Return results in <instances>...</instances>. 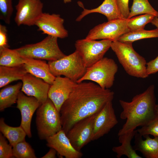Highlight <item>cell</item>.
Masks as SVG:
<instances>
[{
    "instance_id": "1",
    "label": "cell",
    "mask_w": 158,
    "mask_h": 158,
    "mask_svg": "<svg viewBox=\"0 0 158 158\" xmlns=\"http://www.w3.org/2000/svg\"><path fill=\"white\" fill-rule=\"evenodd\" d=\"M114 94L92 82L77 83L59 111L62 129L66 134L76 122L98 113Z\"/></svg>"
},
{
    "instance_id": "2",
    "label": "cell",
    "mask_w": 158,
    "mask_h": 158,
    "mask_svg": "<svg viewBox=\"0 0 158 158\" xmlns=\"http://www.w3.org/2000/svg\"><path fill=\"white\" fill-rule=\"evenodd\" d=\"M154 89V85H152L143 92L134 96L130 102L119 100L123 109L120 118L126 121L118 131V135L147 125L158 117Z\"/></svg>"
},
{
    "instance_id": "3",
    "label": "cell",
    "mask_w": 158,
    "mask_h": 158,
    "mask_svg": "<svg viewBox=\"0 0 158 158\" xmlns=\"http://www.w3.org/2000/svg\"><path fill=\"white\" fill-rule=\"evenodd\" d=\"M132 44L117 40L111 42L110 48L128 75L138 78H146L149 76L146 61L135 50Z\"/></svg>"
},
{
    "instance_id": "4",
    "label": "cell",
    "mask_w": 158,
    "mask_h": 158,
    "mask_svg": "<svg viewBox=\"0 0 158 158\" xmlns=\"http://www.w3.org/2000/svg\"><path fill=\"white\" fill-rule=\"evenodd\" d=\"M36 124L39 138L46 140L62 129L60 116L49 98L37 109Z\"/></svg>"
},
{
    "instance_id": "5",
    "label": "cell",
    "mask_w": 158,
    "mask_h": 158,
    "mask_svg": "<svg viewBox=\"0 0 158 158\" xmlns=\"http://www.w3.org/2000/svg\"><path fill=\"white\" fill-rule=\"evenodd\" d=\"M57 39L48 35L38 42L26 44L14 49L23 58L55 61L66 55L60 49Z\"/></svg>"
},
{
    "instance_id": "6",
    "label": "cell",
    "mask_w": 158,
    "mask_h": 158,
    "mask_svg": "<svg viewBox=\"0 0 158 158\" xmlns=\"http://www.w3.org/2000/svg\"><path fill=\"white\" fill-rule=\"evenodd\" d=\"M118 70L117 65L113 59L104 57L87 68L85 74L77 83L89 80L95 82L103 89H109L114 84Z\"/></svg>"
},
{
    "instance_id": "7",
    "label": "cell",
    "mask_w": 158,
    "mask_h": 158,
    "mask_svg": "<svg viewBox=\"0 0 158 158\" xmlns=\"http://www.w3.org/2000/svg\"><path fill=\"white\" fill-rule=\"evenodd\" d=\"M51 73L55 77L63 75L77 83L87 70L78 52L73 53L58 60L48 62Z\"/></svg>"
},
{
    "instance_id": "8",
    "label": "cell",
    "mask_w": 158,
    "mask_h": 158,
    "mask_svg": "<svg viewBox=\"0 0 158 158\" xmlns=\"http://www.w3.org/2000/svg\"><path fill=\"white\" fill-rule=\"evenodd\" d=\"M111 42L108 40L97 41L85 38L76 41L75 45V50L78 53L87 68L104 57L111 47Z\"/></svg>"
},
{
    "instance_id": "9",
    "label": "cell",
    "mask_w": 158,
    "mask_h": 158,
    "mask_svg": "<svg viewBox=\"0 0 158 158\" xmlns=\"http://www.w3.org/2000/svg\"><path fill=\"white\" fill-rule=\"evenodd\" d=\"M128 19H116L104 22L91 29L85 38L96 40H106L114 42L129 31L127 27Z\"/></svg>"
},
{
    "instance_id": "10",
    "label": "cell",
    "mask_w": 158,
    "mask_h": 158,
    "mask_svg": "<svg viewBox=\"0 0 158 158\" xmlns=\"http://www.w3.org/2000/svg\"><path fill=\"white\" fill-rule=\"evenodd\" d=\"M97 113L76 122L66 134L72 145L76 150L80 151L91 141L95 121Z\"/></svg>"
},
{
    "instance_id": "11",
    "label": "cell",
    "mask_w": 158,
    "mask_h": 158,
    "mask_svg": "<svg viewBox=\"0 0 158 158\" xmlns=\"http://www.w3.org/2000/svg\"><path fill=\"white\" fill-rule=\"evenodd\" d=\"M43 4L40 0H19L15 6V23L18 26L35 25L43 13Z\"/></svg>"
},
{
    "instance_id": "12",
    "label": "cell",
    "mask_w": 158,
    "mask_h": 158,
    "mask_svg": "<svg viewBox=\"0 0 158 158\" xmlns=\"http://www.w3.org/2000/svg\"><path fill=\"white\" fill-rule=\"evenodd\" d=\"M118 123L112 101L107 103L95 118L91 141L97 140L108 134Z\"/></svg>"
},
{
    "instance_id": "13",
    "label": "cell",
    "mask_w": 158,
    "mask_h": 158,
    "mask_svg": "<svg viewBox=\"0 0 158 158\" xmlns=\"http://www.w3.org/2000/svg\"><path fill=\"white\" fill-rule=\"evenodd\" d=\"M64 20L59 14L43 13L36 21L35 25L43 34L63 39L68 36L63 25Z\"/></svg>"
},
{
    "instance_id": "14",
    "label": "cell",
    "mask_w": 158,
    "mask_h": 158,
    "mask_svg": "<svg viewBox=\"0 0 158 158\" xmlns=\"http://www.w3.org/2000/svg\"><path fill=\"white\" fill-rule=\"evenodd\" d=\"M22 91L19 92L16 102V107L20 110L21 120L20 126L25 132L27 135L32 137L31 124L33 115L41 104L36 98L25 95Z\"/></svg>"
},
{
    "instance_id": "15",
    "label": "cell",
    "mask_w": 158,
    "mask_h": 158,
    "mask_svg": "<svg viewBox=\"0 0 158 158\" xmlns=\"http://www.w3.org/2000/svg\"><path fill=\"white\" fill-rule=\"evenodd\" d=\"M77 84V83L69 78L59 76L56 77L50 85L48 97L59 112L62 105L68 98Z\"/></svg>"
},
{
    "instance_id": "16",
    "label": "cell",
    "mask_w": 158,
    "mask_h": 158,
    "mask_svg": "<svg viewBox=\"0 0 158 158\" xmlns=\"http://www.w3.org/2000/svg\"><path fill=\"white\" fill-rule=\"evenodd\" d=\"M21 91L26 95L36 98L41 104L48 98V92L50 85L43 80L27 73L21 80Z\"/></svg>"
},
{
    "instance_id": "17",
    "label": "cell",
    "mask_w": 158,
    "mask_h": 158,
    "mask_svg": "<svg viewBox=\"0 0 158 158\" xmlns=\"http://www.w3.org/2000/svg\"><path fill=\"white\" fill-rule=\"evenodd\" d=\"M47 145L55 149L61 156L66 158H80L83 154L75 149L62 129L46 140Z\"/></svg>"
},
{
    "instance_id": "18",
    "label": "cell",
    "mask_w": 158,
    "mask_h": 158,
    "mask_svg": "<svg viewBox=\"0 0 158 158\" xmlns=\"http://www.w3.org/2000/svg\"><path fill=\"white\" fill-rule=\"evenodd\" d=\"M23 58V66L27 73L42 79L50 85L52 84L56 77L51 73L48 63L45 61L32 58Z\"/></svg>"
},
{
    "instance_id": "19",
    "label": "cell",
    "mask_w": 158,
    "mask_h": 158,
    "mask_svg": "<svg viewBox=\"0 0 158 158\" xmlns=\"http://www.w3.org/2000/svg\"><path fill=\"white\" fill-rule=\"evenodd\" d=\"M93 13H98L104 15L108 21L123 18L116 0H104L101 4L96 8L90 9L84 8L76 20L80 21L87 15Z\"/></svg>"
},
{
    "instance_id": "20",
    "label": "cell",
    "mask_w": 158,
    "mask_h": 158,
    "mask_svg": "<svg viewBox=\"0 0 158 158\" xmlns=\"http://www.w3.org/2000/svg\"><path fill=\"white\" fill-rule=\"evenodd\" d=\"M142 136L137 132L134 136V149L146 158H158V137L152 138L147 135L143 136L145 138L143 140Z\"/></svg>"
},
{
    "instance_id": "21",
    "label": "cell",
    "mask_w": 158,
    "mask_h": 158,
    "mask_svg": "<svg viewBox=\"0 0 158 158\" xmlns=\"http://www.w3.org/2000/svg\"><path fill=\"white\" fill-rule=\"evenodd\" d=\"M137 132V130H135L118 135L119 142L121 145L114 146L112 148L113 151L116 154L117 158H120L124 155L128 158H142L136 153L131 144V141Z\"/></svg>"
},
{
    "instance_id": "22",
    "label": "cell",
    "mask_w": 158,
    "mask_h": 158,
    "mask_svg": "<svg viewBox=\"0 0 158 158\" xmlns=\"http://www.w3.org/2000/svg\"><path fill=\"white\" fill-rule=\"evenodd\" d=\"M22 83L19 82L12 85L5 86L0 91V111L11 107L16 102L18 94L20 91Z\"/></svg>"
},
{
    "instance_id": "23",
    "label": "cell",
    "mask_w": 158,
    "mask_h": 158,
    "mask_svg": "<svg viewBox=\"0 0 158 158\" xmlns=\"http://www.w3.org/2000/svg\"><path fill=\"white\" fill-rule=\"evenodd\" d=\"M27 73L23 65L15 67L0 66V87H3L12 82L21 80Z\"/></svg>"
},
{
    "instance_id": "24",
    "label": "cell",
    "mask_w": 158,
    "mask_h": 158,
    "mask_svg": "<svg viewBox=\"0 0 158 158\" xmlns=\"http://www.w3.org/2000/svg\"><path fill=\"white\" fill-rule=\"evenodd\" d=\"M0 131L12 147L25 140L27 135L21 126L13 127L8 125L5 123L3 118L0 119Z\"/></svg>"
},
{
    "instance_id": "25",
    "label": "cell",
    "mask_w": 158,
    "mask_h": 158,
    "mask_svg": "<svg viewBox=\"0 0 158 158\" xmlns=\"http://www.w3.org/2000/svg\"><path fill=\"white\" fill-rule=\"evenodd\" d=\"M23 58L14 49L9 47L0 48V66L15 67L23 66Z\"/></svg>"
},
{
    "instance_id": "26",
    "label": "cell",
    "mask_w": 158,
    "mask_h": 158,
    "mask_svg": "<svg viewBox=\"0 0 158 158\" xmlns=\"http://www.w3.org/2000/svg\"><path fill=\"white\" fill-rule=\"evenodd\" d=\"M155 37H158L157 28L151 30H146L144 29L127 32L121 36L118 41L122 42L132 43L141 39Z\"/></svg>"
},
{
    "instance_id": "27",
    "label": "cell",
    "mask_w": 158,
    "mask_h": 158,
    "mask_svg": "<svg viewBox=\"0 0 158 158\" xmlns=\"http://www.w3.org/2000/svg\"><path fill=\"white\" fill-rule=\"evenodd\" d=\"M128 19L137 15L149 14L158 17V12L152 6L148 0H133Z\"/></svg>"
},
{
    "instance_id": "28",
    "label": "cell",
    "mask_w": 158,
    "mask_h": 158,
    "mask_svg": "<svg viewBox=\"0 0 158 158\" xmlns=\"http://www.w3.org/2000/svg\"><path fill=\"white\" fill-rule=\"evenodd\" d=\"M14 157L16 158H36L34 150L25 140L13 146Z\"/></svg>"
},
{
    "instance_id": "29",
    "label": "cell",
    "mask_w": 158,
    "mask_h": 158,
    "mask_svg": "<svg viewBox=\"0 0 158 158\" xmlns=\"http://www.w3.org/2000/svg\"><path fill=\"white\" fill-rule=\"evenodd\" d=\"M155 16L153 15L145 14L133 17L128 19L127 27L129 31L144 29L145 25L151 23Z\"/></svg>"
},
{
    "instance_id": "30",
    "label": "cell",
    "mask_w": 158,
    "mask_h": 158,
    "mask_svg": "<svg viewBox=\"0 0 158 158\" xmlns=\"http://www.w3.org/2000/svg\"><path fill=\"white\" fill-rule=\"evenodd\" d=\"M13 11L12 0H0V18L9 24Z\"/></svg>"
},
{
    "instance_id": "31",
    "label": "cell",
    "mask_w": 158,
    "mask_h": 158,
    "mask_svg": "<svg viewBox=\"0 0 158 158\" xmlns=\"http://www.w3.org/2000/svg\"><path fill=\"white\" fill-rule=\"evenodd\" d=\"M137 130L142 136L150 135L158 137V117L147 125L142 126Z\"/></svg>"
},
{
    "instance_id": "32",
    "label": "cell",
    "mask_w": 158,
    "mask_h": 158,
    "mask_svg": "<svg viewBox=\"0 0 158 158\" xmlns=\"http://www.w3.org/2000/svg\"><path fill=\"white\" fill-rule=\"evenodd\" d=\"M12 146L8 144L6 138L0 133V158H14Z\"/></svg>"
},
{
    "instance_id": "33",
    "label": "cell",
    "mask_w": 158,
    "mask_h": 158,
    "mask_svg": "<svg viewBox=\"0 0 158 158\" xmlns=\"http://www.w3.org/2000/svg\"><path fill=\"white\" fill-rule=\"evenodd\" d=\"M116 1L122 18L128 19L130 12L129 8V0H116Z\"/></svg>"
},
{
    "instance_id": "34",
    "label": "cell",
    "mask_w": 158,
    "mask_h": 158,
    "mask_svg": "<svg viewBox=\"0 0 158 158\" xmlns=\"http://www.w3.org/2000/svg\"><path fill=\"white\" fill-rule=\"evenodd\" d=\"M7 30L4 25L0 24V48L9 47L8 43Z\"/></svg>"
},
{
    "instance_id": "35",
    "label": "cell",
    "mask_w": 158,
    "mask_h": 158,
    "mask_svg": "<svg viewBox=\"0 0 158 158\" xmlns=\"http://www.w3.org/2000/svg\"><path fill=\"white\" fill-rule=\"evenodd\" d=\"M147 71L149 75L158 71V56L154 59L147 63Z\"/></svg>"
},
{
    "instance_id": "36",
    "label": "cell",
    "mask_w": 158,
    "mask_h": 158,
    "mask_svg": "<svg viewBox=\"0 0 158 158\" xmlns=\"http://www.w3.org/2000/svg\"><path fill=\"white\" fill-rule=\"evenodd\" d=\"M56 150L54 148H51L49 151L41 158H55L56 157Z\"/></svg>"
},
{
    "instance_id": "37",
    "label": "cell",
    "mask_w": 158,
    "mask_h": 158,
    "mask_svg": "<svg viewBox=\"0 0 158 158\" xmlns=\"http://www.w3.org/2000/svg\"><path fill=\"white\" fill-rule=\"evenodd\" d=\"M152 24L158 29V17L155 16L151 21Z\"/></svg>"
},
{
    "instance_id": "38",
    "label": "cell",
    "mask_w": 158,
    "mask_h": 158,
    "mask_svg": "<svg viewBox=\"0 0 158 158\" xmlns=\"http://www.w3.org/2000/svg\"><path fill=\"white\" fill-rule=\"evenodd\" d=\"M72 0H63L64 3L66 4L71 2Z\"/></svg>"
},
{
    "instance_id": "39",
    "label": "cell",
    "mask_w": 158,
    "mask_h": 158,
    "mask_svg": "<svg viewBox=\"0 0 158 158\" xmlns=\"http://www.w3.org/2000/svg\"><path fill=\"white\" fill-rule=\"evenodd\" d=\"M156 111H157V115L158 116V106H157V105L156 107Z\"/></svg>"
},
{
    "instance_id": "40",
    "label": "cell",
    "mask_w": 158,
    "mask_h": 158,
    "mask_svg": "<svg viewBox=\"0 0 158 158\" xmlns=\"http://www.w3.org/2000/svg\"><path fill=\"white\" fill-rule=\"evenodd\" d=\"M157 106H158V104L157 105Z\"/></svg>"
}]
</instances>
